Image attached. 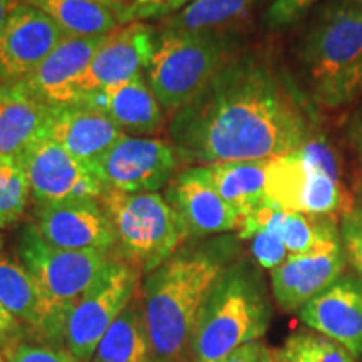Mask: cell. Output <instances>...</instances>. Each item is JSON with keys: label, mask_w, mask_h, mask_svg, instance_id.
<instances>
[{"label": "cell", "mask_w": 362, "mask_h": 362, "mask_svg": "<svg viewBox=\"0 0 362 362\" xmlns=\"http://www.w3.org/2000/svg\"><path fill=\"white\" fill-rule=\"evenodd\" d=\"M257 0H193L161 21L160 34H226L247 19Z\"/></svg>", "instance_id": "25"}, {"label": "cell", "mask_w": 362, "mask_h": 362, "mask_svg": "<svg viewBox=\"0 0 362 362\" xmlns=\"http://www.w3.org/2000/svg\"><path fill=\"white\" fill-rule=\"evenodd\" d=\"M361 205H362V203H361Z\"/></svg>", "instance_id": "47"}, {"label": "cell", "mask_w": 362, "mask_h": 362, "mask_svg": "<svg viewBox=\"0 0 362 362\" xmlns=\"http://www.w3.org/2000/svg\"><path fill=\"white\" fill-rule=\"evenodd\" d=\"M0 304L45 337L49 317L37 284L22 264L0 255Z\"/></svg>", "instance_id": "27"}, {"label": "cell", "mask_w": 362, "mask_h": 362, "mask_svg": "<svg viewBox=\"0 0 362 362\" xmlns=\"http://www.w3.org/2000/svg\"><path fill=\"white\" fill-rule=\"evenodd\" d=\"M117 2L121 4V8H123V7L126 6V4H129V2H131V0H117ZM121 8H119V11H121Z\"/></svg>", "instance_id": "42"}, {"label": "cell", "mask_w": 362, "mask_h": 362, "mask_svg": "<svg viewBox=\"0 0 362 362\" xmlns=\"http://www.w3.org/2000/svg\"><path fill=\"white\" fill-rule=\"evenodd\" d=\"M359 98H362V54L347 72H344L336 83L315 99V103L325 110H339Z\"/></svg>", "instance_id": "30"}, {"label": "cell", "mask_w": 362, "mask_h": 362, "mask_svg": "<svg viewBox=\"0 0 362 362\" xmlns=\"http://www.w3.org/2000/svg\"><path fill=\"white\" fill-rule=\"evenodd\" d=\"M21 161L37 206L101 198L104 193L89 163L69 155L47 136L27 149Z\"/></svg>", "instance_id": "11"}, {"label": "cell", "mask_w": 362, "mask_h": 362, "mask_svg": "<svg viewBox=\"0 0 362 362\" xmlns=\"http://www.w3.org/2000/svg\"><path fill=\"white\" fill-rule=\"evenodd\" d=\"M156 29L146 22H133L107 35L94 54L79 83L72 89L76 104L86 94L123 84L148 69L156 51Z\"/></svg>", "instance_id": "12"}, {"label": "cell", "mask_w": 362, "mask_h": 362, "mask_svg": "<svg viewBox=\"0 0 362 362\" xmlns=\"http://www.w3.org/2000/svg\"><path fill=\"white\" fill-rule=\"evenodd\" d=\"M270 354L274 362H354L346 347L315 330H297Z\"/></svg>", "instance_id": "28"}, {"label": "cell", "mask_w": 362, "mask_h": 362, "mask_svg": "<svg viewBox=\"0 0 362 362\" xmlns=\"http://www.w3.org/2000/svg\"><path fill=\"white\" fill-rule=\"evenodd\" d=\"M232 59L226 34H158L148 83L173 116L193 101Z\"/></svg>", "instance_id": "7"}, {"label": "cell", "mask_w": 362, "mask_h": 362, "mask_svg": "<svg viewBox=\"0 0 362 362\" xmlns=\"http://www.w3.org/2000/svg\"><path fill=\"white\" fill-rule=\"evenodd\" d=\"M265 198L287 211L334 220L356 205L344 185L341 156L324 134H312L300 148L272 158Z\"/></svg>", "instance_id": "4"}, {"label": "cell", "mask_w": 362, "mask_h": 362, "mask_svg": "<svg viewBox=\"0 0 362 362\" xmlns=\"http://www.w3.org/2000/svg\"><path fill=\"white\" fill-rule=\"evenodd\" d=\"M93 362H153L141 288L104 334Z\"/></svg>", "instance_id": "24"}, {"label": "cell", "mask_w": 362, "mask_h": 362, "mask_svg": "<svg viewBox=\"0 0 362 362\" xmlns=\"http://www.w3.org/2000/svg\"><path fill=\"white\" fill-rule=\"evenodd\" d=\"M98 2H101V4H104V6L111 7L115 12H117L121 8V4L117 2V0H98Z\"/></svg>", "instance_id": "41"}, {"label": "cell", "mask_w": 362, "mask_h": 362, "mask_svg": "<svg viewBox=\"0 0 362 362\" xmlns=\"http://www.w3.org/2000/svg\"><path fill=\"white\" fill-rule=\"evenodd\" d=\"M193 0H131L129 4L116 12L119 24L146 22L151 19H166L189 6Z\"/></svg>", "instance_id": "31"}, {"label": "cell", "mask_w": 362, "mask_h": 362, "mask_svg": "<svg viewBox=\"0 0 362 362\" xmlns=\"http://www.w3.org/2000/svg\"><path fill=\"white\" fill-rule=\"evenodd\" d=\"M0 362H7V361H6V357H4V356H0Z\"/></svg>", "instance_id": "44"}, {"label": "cell", "mask_w": 362, "mask_h": 362, "mask_svg": "<svg viewBox=\"0 0 362 362\" xmlns=\"http://www.w3.org/2000/svg\"><path fill=\"white\" fill-rule=\"evenodd\" d=\"M47 13L69 37H101L119 29L116 12L98 0H24Z\"/></svg>", "instance_id": "26"}, {"label": "cell", "mask_w": 362, "mask_h": 362, "mask_svg": "<svg viewBox=\"0 0 362 362\" xmlns=\"http://www.w3.org/2000/svg\"><path fill=\"white\" fill-rule=\"evenodd\" d=\"M22 334V324L6 307L0 304V349L16 346V341Z\"/></svg>", "instance_id": "37"}, {"label": "cell", "mask_w": 362, "mask_h": 362, "mask_svg": "<svg viewBox=\"0 0 362 362\" xmlns=\"http://www.w3.org/2000/svg\"><path fill=\"white\" fill-rule=\"evenodd\" d=\"M270 357V351L265 349V346L257 342L245 344V346L235 349L232 354H228L220 362H267Z\"/></svg>", "instance_id": "38"}, {"label": "cell", "mask_w": 362, "mask_h": 362, "mask_svg": "<svg viewBox=\"0 0 362 362\" xmlns=\"http://www.w3.org/2000/svg\"><path fill=\"white\" fill-rule=\"evenodd\" d=\"M52 106L22 83L0 84V156L21 160L47 133Z\"/></svg>", "instance_id": "22"}, {"label": "cell", "mask_w": 362, "mask_h": 362, "mask_svg": "<svg viewBox=\"0 0 362 362\" xmlns=\"http://www.w3.org/2000/svg\"><path fill=\"white\" fill-rule=\"evenodd\" d=\"M76 104L104 112L121 129L134 134H155L165 126V110L143 76L86 94Z\"/></svg>", "instance_id": "21"}, {"label": "cell", "mask_w": 362, "mask_h": 362, "mask_svg": "<svg viewBox=\"0 0 362 362\" xmlns=\"http://www.w3.org/2000/svg\"><path fill=\"white\" fill-rule=\"evenodd\" d=\"M106 37H66L22 84L49 106L71 104L72 89Z\"/></svg>", "instance_id": "19"}, {"label": "cell", "mask_w": 362, "mask_h": 362, "mask_svg": "<svg viewBox=\"0 0 362 362\" xmlns=\"http://www.w3.org/2000/svg\"><path fill=\"white\" fill-rule=\"evenodd\" d=\"M362 54V4L337 0L329 4L307 30L300 59L314 89L324 94Z\"/></svg>", "instance_id": "9"}, {"label": "cell", "mask_w": 362, "mask_h": 362, "mask_svg": "<svg viewBox=\"0 0 362 362\" xmlns=\"http://www.w3.org/2000/svg\"><path fill=\"white\" fill-rule=\"evenodd\" d=\"M317 0H272L265 13V24L272 30H284L296 24Z\"/></svg>", "instance_id": "34"}, {"label": "cell", "mask_w": 362, "mask_h": 362, "mask_svg": "<svg viewBox=\"0 0 362 362\" xmlns=\"http://www.w3.org/2000/svg\"><path fill=\"white\" fill-rule=\"evenodd\" d=\"M165 198L183 220L189 237L233 232L243 225V216L206 183L197 166L180 171L170 181Z\"/></svg>", "instance_id": "17"}, {"label": "cell", "mask_w": 362, "mask_h": 362, "mask_svg": "<svg viewBox=\"0 0 362 362\" xmlns=\"http://www.w3.org/2000/svg\"><path fill=\"white\" fill-rule=\"evenodd\" d=\"M312 134L304 103L257 56L230 59L170 123L181 163L194 166L272 160L300 148Z\"/></svg>", "instance_id": "1"}, {"label": "cell", "mask_w": 362, "mask_h": 362, "mask_svg": "<svg viewBox=\"0 0 362 362\" xmlns=\"http://www.w3.org/2000/svg\"><path fill=\"white\" fill-rule=\"evenodd\" d=\"M356 2H359V4H362V0H356Z\"/></svg>", "instance_id": "46"}, {"label": "cell", "mask_w": 362, "mask_h": 362, "mask_svg": "<svg viewBox=\"0 0 362 362\" xmlns=\"http://www.w3.org/2000/svg\"><path fill=\"white\" fill-rule=\"evenodd\" d=\"M347 124L352 126V128L362 131V104L354 111V115L351 116V119L347 121Z\"/></svg>", "instance_id": "40"}, {"label": "cell", "mask_w": 362, "mask_h": 362, "mask_svg": "<svg viewBox=\"0 0 362 362\" xmlns=\"http://www.w3.org/2000/svg\"><path fill=\"white\" fill-rule=\"evenodd\" d=\"M267 362H274V359H272V354H270V357H269V361H267Z\"/></svg>", "instance_id": "45"}, {"label": "cell", "mask_w": 362, "mask_h": 362, "mask_svg": "<svg viewBox=\"0 0 362 362\" xmlns=\"http://www.w3.org/2000/svg\"><path fill=\"white\" fill-rule=\"evenodd\" d=\"M2 230V228H0ZM2 245H4V238H2V233H0V250H2Z\"/></svg>", "instance_id": "43"}, {"label": "cell", "mask_w": 362, "mask_h": 362, "mask_svg": "<svg viewBox=\"0 0 362 362\" xmlns=\"http://www.w3.org/2000/svg\"><path fill=\"white\" fill-rule=\"evenodd\" d=\"M230 253L228 242L183 248L146 275L141 296L153 362H189L198 314Z\"/></svg>", "instance_id": "2"}, {"label": "cell", "mask_w": 362, "mask_h": 362, "mask_svg": "<svg viewBox=\"0 0 362 362\" xmlns=\"http://www.w3.org/2000/svg\"><path fill=\"white\" fill-rule=\"evenodd\" d=\"M341 240L347 260L354 267L362 282V205L356 203L351 211L342 216Z\"/></svg>", "instance_id": "32"}, {"label": "cell", "mask_w": 362, "mask_h": 362, "mask_svg": "<svg viewBox=\"0 0 362 362\" xmlns=\"http://www.w3.org/2000/svg\"><path fill=\"white\" fill-rule=\"evenodd\" d=\"M45 136L78 160L93 163L123 138L124 133L101 111L83 104H66L52 107Z\"/></svg>", "instance_id": "20"}, {"label": "cell", "mask_w": 362, "mask_h": 362, "mask_svg": "<svg viewBox=\"0 0 362 362\" xmlns=\"http://www.w3.org/2000/svg\"><path fill=\"white\" fill-rule=\"evenodd\" d=\"M22 0H0V39H2L4 27H6V22L11 16V12L16 8Z\"/></svg>", "instance_id": "39"}, {"label": "cell", "mask_w": 362, "mask_h": 362, "mask_svg": "<svg viewBox=\"0 0 362 362\" xmlns=\"http://www.w3.org/2000/svg\"><path fill=\"white\" fill-rule=\"evenodd\" d=\"M35 226L45 242L57 248L111 255L116 233L98 198L40 205Z\"/></svg>", "instance_id": "14"}, {"label": "cell", "mask_w": 362, "mask_h": 362, "mask_svg": "<svg viewBox=\"0 0 362 362\" xmlns=\"http://www.w3.org/2000/svg\"><path fill=\"white\" fill-rule=\"evenodd\" d=\"M269 163L270 160L220 161L197 168L206 183L245 220L265 200Z\"/></svg>", "instance_id": "23"}, {"label": "cell", "mask_w": 362, "mask_h": 362, "mask_svg": "<svg viewBox=\"0 0 362 362\" xmlns=\"http://www.w3.org/2000/svg\"><path fill=\"white\" fill-rule=\"evenodd\" d=\"M248 240H250V250L253 259H255V262L262 269L272 272L287 260L288 252L285 248L284 242L277 235L269 232V230H259V232L253 233Z\"/></svg>", "instance_id": "33"}, {"label": "cell", "mask_w": 362, "mask_h": 362, "mask_svg": "<svg viewBox=\"0 0 362 362\" xmlns=\"http://www.w3.org/2000/svg\"><path fill=\"white\" fill-rule=\"evenodd\" d=\"M33 197L21 160L0 156V228H8L25 214Z\"/></svg>", "instance_id": "29"}, {"label": "cell", "mask_w": 362, "mask_h": 362, "mask_svg": "<svg viewBox=\"0 0 362 362\" xmlns=\"http://www.w3.org/2000/svg\"><path fill=\"white\" fill-rule=\"evenodd\" d=\"M270 324V304L260 272L237 262L226 267L198 314L189 362H220L235 349L257 342Z\"/></svg>", "instance_id": "3"}, {"label": "cell", "mask_w": 362, "mask_h": 362, "mask_svg": "<svg viewBox=\"0 0 362 362\" xmlns=\"http://www.w3.org/2000/svg\"><path fill=\"white\" fill-rule=\"evenodd\" d=\"M17 255L42 296L49 317L45 337L62 342V329L71 309L96 282L112 257L107 253L54 247L40 237L35 223L22 228Z\"/></svg>", "instance_id": "6"}, {"label": "cell", "mask_w": 362, "mask_h": 362, "mask_svg": "<svg viewBox=\"0 0 362 362\" xmlns=\"http://www.w3.org/2000/svg\"><path fill=\"white\" fill-rule=\"evenodd\" d=\"M138 270L112 257L96 282L76 302L62 329V344L81 362L93 361L99 342L139 288Z\"/></svg>", "instance_id": "8"}, {"label": "cell", "mask_w": 362, "mask_h": 362, "mask_svg": "<svg viewBox=\"0 0 362 362\" xmlns=\"http://www.w3.org/2000/svg\"><path fill=\"white\" fill-rule=\"evenodd\" d=\"M346 143L351 153V189L354 202L362 203V131L347 124Z\"/></svg>", "instance_id": "36"}, {"label": "cell", "mask_w": 362, "mask_h": 362, "mask_svg": "<svg viewBox=\"0 0 362 362\" xmlns=\"http://www.w3.org/2000/svg\"><path fill=\"white\" fill-rule=\"evenodd\" d=\"M180 163L173 144L158 138H133L124 134L89 165L104 189L156 193L173 180Z\"/></svg>", "instance_id": "10"}, {"label": "cell", "mask_w": 362, "mask_h": 362, "mask_svg": "<svg viewBox=\"0 0 362 362\" xmlns=\"http://www.w3.org/2000/svg\"><path fill=\"white\" fill-rule=\"evenodd\" d=\"M347 257L344 247L288 255L270 272L272 296L284 312H298L344 275Z\"/></svg>", "instance_id": "16"}, {"label": "cell", "mask_w": 362, "mask_h": 362, "mask_svg": "<svg viewBox=\"0 0 362 362\" xmlns=\"http://www.w3.org/2000/svg\"><path fill=\"white\" fill-rule=\"evenodd\" d=\"M7 362H81L66 349L37 344H16L7 352Z\"/></svg>", "instance_id": "35"}, {"label": "cell", "mask_w": 362, "mask_h": 362, "mask_svg": "<svg viewBox=\"0 0 362 362\" xmlns=\"http://www.w3.org/2000/svg\"><path fill=\"white\" fill-rule=\"evenodd\" d=\"M66 37L47 13L22 0L8 16L0 39V84L29 78Z\"/></svg>", "instance_id": "13"}, {"label": "cell", "mask_w": 362, "mask_h": 362, "mask_svg": "<svg viewBox=\"0 0 362 362\" xmlns=\"http://www.w3.org/2000/svg\"><path fill=\"white\" fill-rule=\"evenodd\" d=\"M310 330L332 339L352 356H362V282L342 275L298 310Z\"/></svg>", "instance_id": "15"}, {"label": "cell", "mask_w": 362, "mask_h": 362, "mask_svg": "<svg viewBox=\"0 0 362 362\" xmlns=\"http://www.w3.org/2000/svg\"><path fill=\"white\" fill-rule=\"evenodd\" d=\"M101 205L116 233V259L141 275L165 264L189 238L183 220L158 193L104 189Z\"/></svg>", "instance_id": "5"}, {"label": "cell", "mask_w": 362, "mask_h": 362, "mask_svg": "<svg viewBox=\"0 0 362 362\" xmlns=\"http://www.w3.org/2000/svg\"><path fill=\"white\" fill-rule=\"evenodd\" d=\"M259 230H269L277 235L288 255H304L342 245L341 230L334 218L287 211L267 198L243 220L238 237L248 240Z\"/></svg>", "instance_id": "18"}]
</instances>
